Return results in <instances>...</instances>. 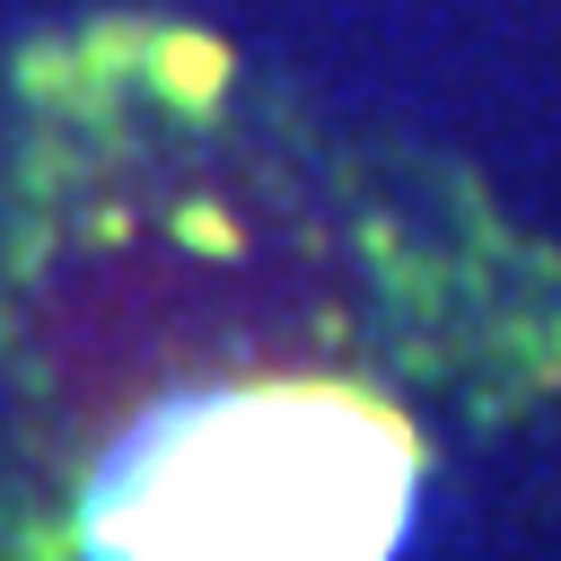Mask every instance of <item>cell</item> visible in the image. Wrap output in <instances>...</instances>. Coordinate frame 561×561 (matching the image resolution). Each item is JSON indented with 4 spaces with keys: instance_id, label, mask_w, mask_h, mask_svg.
Wrapping results in <instances>:
<instances>
[{
    "instance_id": "1",
    "label": "cell",
    "mask_w": 561,
    "mask_h": 561,
    "mask_svg": "<svg viewBox=\"0 0 561 561\" xmlns=\"http://www.w3.org/2000/svg\"><path fill=\"white\" fill-rule=\"evenodd\" d=\"M552 280L149 53L0 158V561H386Z\"/></svg>"
}]
</instances>
